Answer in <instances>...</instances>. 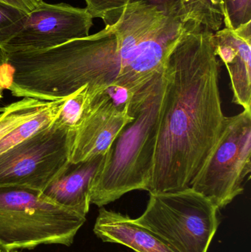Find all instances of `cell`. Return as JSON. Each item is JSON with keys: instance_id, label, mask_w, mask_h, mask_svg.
<instances>
[{"instance_id": "1", "label": "cell", "mask_w": 251, "mask_h": 252, "mask_svg": "<svg viewBox=\"0 0 251 252\" xmlns=\"http://www.w3.org/2000/svg\"><path fill=\"white\" fill-rule=\"evenodd\" d=\"M184 23L144 0L97 33L41 51L0 53L5 89L16 97L53 101L87 86L90 94L120 87L135 95L165 71Z\"/></svg>"}, {"instance_id": "2", "label": "cell", "mask_w": 251, "mask_h": 252, "mask_svg": "<svg viewBox=\"0 0 251 252\" xmlns=\"http://www.w3.org/2000/svg\"><path fill=\"white\" fill-rule=\"evenodd\" d=\"M214 32L193 25L167 60L149 193L190 188L223 133Z\"/></svg>"}, {"instance_id": "3", "label": "cell", "mask_w": 251, "mask_h": 252, "mask_svg": "<svg viewBox=\"0 0 251 252\" xmlns=\"http://www.w3.org/2000/svg\"><path fill=\"white\" fill-rule=\"evenodd\" d=\"M164 90L163 72L133 97L129 111L134 120L122 129L105 154L91 181V204L100 208L131 191L148 190Z\"/></svg>"}, {"instance_id": "4", "label": "cell", "mask_w": 251, "mask_h": 252, "mask_svg": "<svg viewBox=\"0 0 251 252\" xmlns=\"http://www.w3.org/2000/svg\"><path fill=\"white\" fill-rule=\"evenodd\" d=\"M85 220L42 192L0 186V247L7 252L52 244L70 247Z\"/></svg>"}, {"instance_id": "5", "label": "cell", "mask_w": 251, "mask_h": 252, "mask_svg": "<svg viewBox=\"0 0 251 252\" xmlns=\"http://www.w3.org/2000/svg\"><path fill=\"white\" fill-rule=\"evenodd\" d=\"M137 223L175 252H207L221 223L220 209L191 188L149 193Z\"/></svg>"}, {"instance_id": "6", "label": "cell", "mask_w": 251, "mask_h": 252, "mask_svg": "<svg viewBox=\"0 0 251 252\" xmlns=\"http://www.w3.org/2000/svg\"><path fill=\"white\" fill-rule=\"evenodd\" d=\"M75 132L54 121L0 154V186L43 192L70 161Z\"/></svg>"}, {"instance_id": "7", "label": "cell", "mask_w": 251, "mask_h": 252, "mask_svg": "<svg viewBox=\"0 0 251 252\" xmlns=\"http://www.w3.org/2000/svg\"><path fill=\"white\" fill-rule=\"evenodd\" d=\"M251 111L228 117L215 149L190 188L221 209L244 191L251 171Z\"/></svg>"}, {"instance_id": "8", "label": "cell", "mask_w": 251, "mask_h": 252, "mask_svg": "<svg viewBox=\"0 0 251 252\" xmlns=\"http://www.w3.org/2000/svg\"><path fill=\"white\" fill-rule=\"evenodd\" d=\"M134 96L120 87H108L92 95L88 94L76 127L71 162H79L107 153L122 129L134 120L129 111Z\"/></svg>"}, {"instance_id": "9", "label": "cell", "mask_w": 251, "mask_h": 252, "mask_svg": "<svg viewBox=\"0 0 251 252\" xmlns=\"http://www.w3.org/2000/svg\"><path fill=\"white\" fill-rule=\"evenodd\" d=\"M93 18L86 8L66 3L49 4L41 1L27 15L21 31L1 53L41 51L89 35Z\"/></svg>"}, {"instance_id": "10", "label": "cell", "mask_w": 251, "mask_h": 252, "mask_svg": "<svg viewBox=\"0 0 251 252\" xmlns=\"http://www.w3.org/2000/svg\"><path fill=\"white\" fill-rule=\"evenodd\" d=\"M214 43L229 75L233 103L251 111V22L214 32Z\"/></svg>"}, {"instance_id": "11", "label": "cell", "mask_w": 251, "mask_h": 252, "mask_svg": "<svg viewBox=\"0 0 251 252\" xmlns=\"http://www.w3.org/2000/svg\"><path fill=\"white\" fill-rule=\"evenodd\" d=\"M105 155L79 162L69 161L42 193L56 204L86 217L89 211L91 181L103 164Z\"/></svg>"}, {"instance_id": "12", "label": "cell", "mask_w": 251, "mask_h": 252, "mask_svg": "<svg viewBox=\"0 0 251 252\" xmlns=\"http://www.w3.org/2000/svg\"><path fill=\"white\" fill-rule=\"evenodd\" d=\"M94 232L105 243L125 246L135 252H175L135 219L100 207Z\"/></svg>"}, {"instance_id": "13", "label": "cell", "mask_w": 251, "mask_h": 252, "mask_svg": "<svg viewBox=\"0 0 251 252\" xmlns=\"http://www.w3.org/2000/svg\"><path fill=\"white\" fill-rule=\"evenodd\" d=\"M184 23H193L217 32L223 25V0H178Z\"/></svg>"}, {"instance_id": "14", "label": "cell", "mask_w": 251, "mask_h": 252, "mask_svg": "<svg viewBox=\"0 0 251 252\" xmlns=\"http://www.w3.org/2000/svg\"><path fill=\"white\" fill-rule=\"evenodd\" d=\"M68 97L49 102L45 107L4 136L0 140V154L50 126L57 118Z\"/></svg>"}, {"instance_id": "15", "label": "cell", "mask_w": 251, "mask_h": 252, "mask_svg": "<svg viewBox=\"0 0 251 252\" xmlns=\"http://www.w3.org/2000/svg\"><path fill=\"white\" fill-rule=\"evenodd\" d=\"M49 102L24 97L4 107L3 112L0 114V140L45 107Z\"/></svg>"}, {"instance_id": "16", "label": "cell", "mask_w": 251, "mask_h": 252, "mask_svg": "<svg viewBox=\"0 0 251 252\" xmlns=\"http://www.w3.org/2000/svg\"><path fill=\"white\" fill-rule=\"evenodd\" d=\"M88 98V87H82L69 96L55 121L60 126L76 130Z\"/></svg>"}, {"instance_id": "17", "label": "cell", "mask_w": 251, "mask_h": 252, "mask_svg": "<svg viewBox=\"0 0 251 252\" xmlns=\"http://www.w3.org/2000/svg\"><path fill=\"white\" fill-rule=\"evenodd\" d=\"M27 15L20 9L0 1V49L21 31Z\"/></svg>"}, {"instance_id": "18", "label": "cell", "mask_w": 251, "mask_h": 252, "mask_svg": "<svg viewBox=\"0 0 251 252\" xmlns=\"http://www.w3.org/2000/svg\"><path fill=\"white\" fill-rule=\"evenodd\" d=\"M134 0H85L87 11L91 17L99 18L106 26L116 23L125 7Z\"/></svg>"}, {"instance_id": "19", "label": "cell", "mask_w": 251, "mask_h": 252, "mask_svg": "<svg viewBox=\"0 0 251 252\" xmlns=\"http://www.w3.org/2000/svg\"><path fill=\"white\" fill-rule=\"evenodd\" d=\"M225 28L235 30L251 22V0H223Z\"/></svg>"}, {"instance_id": "20", "label": "cell", "mask_w": 251, "mask_h": 252, "mask_svg": "<svg viewBox=\"0 0 251 252\" xmlns=\"http://www.w3.org/2000/svg\"><path fill=\"white\" fill-rule=\"evenodd\" d=\"M41 1L43 0H0V1L17 7L27 13H30Z\"/></svg>"}, {"instance_id": "21", "label": "cell", "mask_w": 251, "mask_h": 252, "mask_svg": "<svg viewBox=\"0 0 251 252\" xmlns=\"http://www.w3.org/2000/svg\"><path fill=\"white\" fill-rule=\"evenodd\" d=\"M4 87L3 85L2 82H1V78H0V100L2 99L3 97V91H4ZM3 109H4V107L1 108L0 107V114L3 112Z\"/></svg>"}, {"instance_id": "22", "label": "cell", "mask_w": 251, "mask_h": 252, "mask_svg": "<svg viewBox=\"0 0 251 252\" xmlns=\"http://www.w3.org/2000/svg\"><path fill=\"white\" fill-rule=\"evenodd\" d=\"M0 252H7L5 251V250H3V249H1V247H0Z\"/></svg>"}, {"instance_id": "23", "label": "cell", "mask_w": 251, "mask_h": 252, "mask_svg": "<svg viewBox=\"0 0 251 252\" xmlns=\"http://www.w3.org/2000/svg\"><path fill=\"white\" fill-rule=\"evenodd\" d=\"M18 252V251H16V250H15V251H11V252Z\"/></svg>"}]
</instances>
